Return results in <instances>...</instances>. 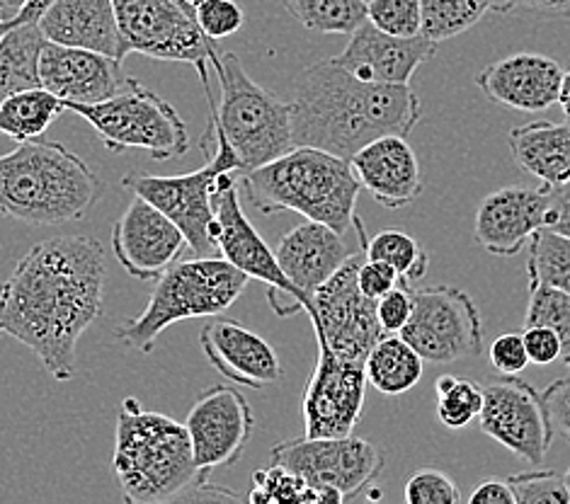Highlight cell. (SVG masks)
<instances>
[{
    "instance_id": "44",
    "label": "cell",
    "mask_w": 570,
    "mask_h": 504,
    "mask_svg": "<svg viewBox=\"0 0 570 504\" xmlns=\"http://www.w3.org/2000/svg\"><path fill=\"white\" fill-rule=\"evenodd\" d=\"M401 281H403V277L391 265L370 260V257H364L360 265V271H357V284H360L362 294L374 298V302H379V298L389 294L391 289H396Z\"/></svg>"
},
{
    "instance_id": "38",
    "label": "cell",
    "mask_w": 570,
    "mask_h": 504,
    "mask_svg": "<svg viewBox=\"0 0 570 504\" xmlns=\"http://www.w3.org/2000/svg\"><path fill=\"white\" fill-rule=\"evenodd\" d=\"M366 20L382 32L396 37H417L423 27L420 0H364Z\"/></svg>"
},
{
    "instance_id": "16",
    "label": "cell",
    "mask_w": 570,
    "mask_h": 504,
    "mask_svg": "<svg viewBox=\"0 0 570 504\" xmlns=\"http://www.w3.org/2000/svg\"><path fill=\"white\" fill-rule=\"evenodd\" d=\"M185 427L202 483L207 485L212 471L240 461L253 437L255 417L248 398L238 388L212 386L195 398Z\"/></svg>"
},
{
    "instance_id": "24",
    "label": "cell",
    "mask_w": 570,
    "mask_h": 504,
    "mask_svg": "<svg viewBox=\"0 0 570 504\" xmlns=\"http://www.w3.org/2000/svg\"><path fill=\"white\" fill-rule=\"evenodd\" d=\"M362 189L386 209H405L423 195V175L409 139L401 134L379 136L350 158Z\"/></svg>"
},
{
    "instance_id": "37",
    "label": "cell",
    "mask_w": 570,
    "mask_h": 504,
    "mask_svg": "<svg viewBox=\"0 0 570 504\" xmlns=\"http://www.w3.org/2000/svg\"><path fill=\"white\" fill-rule=\"evenodd\" d=\"M529 325H544L561 337L563 362L570 364V294L556 286L529 281V306L524 316V328Z\"/></svg>"
},
{
    "instance_id": "50",
    "label": "cell",
    "mask_w": 570,
    "mask_h": 504,
    "mask_svg": "<svg viewBox=\"0 0 570 504\" xmlns=\"http://www.w3.org/2000/svg\"><path fill=\"white\" fill-rule=\"evenodd\" d=\"M51 3H53V0H30V3H27V6L20 10V16H18L16 20H10V22H12V24L39 22V20H42L45 12L49 10Z\"/></svg>"
},
{
    "instance_id": "15",
    "label": "cell",
    "mask_w": 570,
    "mask_h": 504,
    "mask_svg": "<svg viewBox=\"0 0 570 504\" xmlns=\"http://www.w3.org/2000/svg\"><path fill=\"white\" fill-rule=\"evenodd\" d=\"M481 432L529 466H544L553 442V425L541 393L518 376L483 384Z\"/></svg>"
},
{
    "instance_id": "41",
    "label": "cell",
    "mask_w": 570,
    "mask_h": 504,
    "mask_svg": "<svg viewBox=\"0 0 570 504\" xmlns=\"http://www.w3.org/2000/svg\"><path fill=\"white\" fill-rule=\"evenodd\" d=\"M195 20L202 27V32L214 42H219V39L236 34L246 22V16H243V8L236 0H205L195 10Z\"/></svg>"
},
{
    "instance_id": "43",
    "label": "cell",
    "mask_w": 570,
    "mask_h": 504,
    "mask_svg": "<svg viewBox=\"0 0 570 504\" xmlns=\"http://www.w3.org/2000/svg\"><path fill=\"white\" fill-rule=\"evenodd\" d=\"M488 359H491L493 369L502 376H518L532 364L524 347V337L514 333L500 335L491 345V349H488Z\"/></svg>"
},
{
    "instance_id": "18",
    "label": "cell",
    "mask_w": 570,
    "mask_h": 504,
    "mask_svg": "<svg viewBox=\"0 0 570 504\" xmlns=\"http://www.w3.org/2000/svg\"><path fill=\"white\" fill-rule=\"evenodd\" d=\"M187 248V238L156 204L134 195L112 226V253L121 269L139 281H156Z\"/></svg>"
},
{
    "instance_id": "2",
    "label": "cell",
    "mask_w": 570,
    "mask_h": 504,
    "mask_svg": "<svg viewBox=\"0 0 570 504\" xmlns=\"http://www.w3.org/2000/svg\"><path fill=\"white\" fill-rule=\"evenodd\" d=\"M289 107L294 146H314L345 160L379 136H409L423 117L411 86L370 83L335 57L298 73Z\"/></svg>"
},
{
    "instance_id": "9",
    "label": "cell",
    "mask_w": 570,
    "mask_h": 504,
    "mask_svg": "<svg viewBox=\"0 0 570 504\" xmlns=\"http://www.w3.org/2000/svg\"><path fill=\"white\" fill-rule=\"evenodd\" d=\"M98 131L102 146L112 154L129 148L146 151L154 160H173L187 154L189 134L178 110L141 83L98 105H66Z\"/></svg>"
},
{
    "instance_id": "31",
    "label": "cell",
    "mask_w": 570,
    "mask_h": 504,
    "mask_svg": "<svg viewBox=\"0 0 570 504\" xmlns=\"http://www.w3.org/2000/svg\"><path fill=\"white\" fill-rule=\"evenodd\" d=\"M355 228L357 238L364 245V255L370 257V260L391 265L409 284L428 275L430 255L411 234H405L401 228H386L379 230L374 238H366V230L364 224L360 221V216L355 219Z\"/></svg>"
},
{
    "instance_id": "3",
    "label": "cell",
    "mask_w": 570,
    "mask_h": 504,
    "mask_svg": "<svg viewBox=\"0 0 570 504\" xmlns=\"http://www.w3.org/2000/svg\"><path fill=\"white\" fill-rule=\"evenodd\" d=\"M240 189L257 214L294 211L345 236L355 228L362 185L350 160L314 146H294L273 162L243 172Z\"/></svg>"
},
{
    "instance_id": "42",
    "label": "cell",
    "mask_w": 570,
    "mask_h": 504,
    "mask_svg": "<svg viewBox=\"0 0 570 504\" xmlns=\"http://www.w3.org/2000/svg\"><path fill=\"white\" fill-rule=\"evenodd\" d=\"M413 313V289L409 281H401L396 289H391L376 302V316L386 335H399Z\"/></svg>"
},
{
    "instance_id": "53",
    "label": "cell",
    "mask_w": 570,
    "mask_h": 504,
    "mask_svg": "<svg viewBox=\"0 0 570 504\" xmlns=\"http://www.w3.org/2000/svg\"><path fill=\"white\" fill-rule=\"evenodd\" d=\"M485 3L493 12H498V16H508V12L514 10V0H485Z\"/></svg>"
},
{
    "instance_id": "11",
    "label": "cell",
    "mask_w": 570,
    "mask_h": 504,
    "mask_svg": "<svg viewBox=\"0 0 570 504\" xmlns=\"http://www.w3.org/2000/svg\"><path fill=\"white\" fill-rule=\"evenodd\" d=\"M273 461L318 490L323 504L357 497L384 471V452L360 437H302L273 446Z\"/></svg>"
},
{
    "instance_id": "56",
    "label": "cell",
    "mask_w": 570,
    "mask_h": 504,
    "mask_svg": "<svg viewBox=\"0 0 570 504\" xmlns=\"http://www.w3.org/2000/svg\"><path fill=\"white\" fill-rule=\"evenodd\" d=\"M563 481H566V487H568V493H570V468H568V473L563 475Z\"/></svg>"
},
{
    "instance_id": "20",
    "label": "cell",
    "mask_w": 570,
    "mask_h": 504,
    "mask_svg": "<svg viewBox=\"0 0 570 504\" xmlns=\"http://www.w3.org/2000/svg\"><path fill=\"white\" fill-rule=\"evenodd\" d=\"M549 189L502 187L485 195L473 216V240L495 257L522 253L539 228H547Z\"/></svg>"
},
{
    "instance_id": "59",
    "label": "cell",
    "mask_w": 570,
    "mask_h": 504,
    "mask_svg": "<svg viewBox=\"0 0 570 504\" xmlns=\"http://www.w3.org/2000/svg\"><path fill=\"white\" fill-rule=\"evenodd\" d=\"M568 369H570V364H568Z\"/></svg>"
},
{
    "instance_id": "25",
    "label": "cell",
    "mask_w": 570,
    "mask_h": 504,
    "mask_svg": "<svg viewBox=\"0 0 570 504\" xmlns=\"http://www.w3.org/2000/svg\"><path fill=\"white\" fill-rule=\"evenodd\" d=\"M275 255L282 271L294 284L298 304L304 306L318 286L350 260L352 250L335 228L306 219L282 236Z\"/></svg>"
},
{
    "instance_id": "58",
    "label": "cell",
    "mask_w": 570,
    "mask_h": 504,
    "mask_svg": "<svg viewBox=\"0 0 570 504\" xmlns=\"http://www.w3.org/2000/svg\"><path fill=\"white\" fill-rule=\"evenodd\" d=\"M3 20H6V18H3V12H0V22H3Z\"/></svg>"
},
{
    "instance_id": "30",
    "label": "cell",
    "mask_w": 570,
    "mask_h": 504,
    "mask_svg": "<svg viewBox=\"0 0 570 504\" xmlns=\"http://www.w3.org/2000/svg\"><path fill=\"white\" fill-rule=\"evenodd\" d=\"M63 110V100L42 86L20 90L0 102V134L18 144L42 139Z\"/></svg>"
},
{
    "instance_id": "34",
    "label": "cell",
    "mask_w": 570,
    "mask_h": 504,
    "mask_svg": "<svg viewBox=\"0 0 570 504\" xmlns=\"http://www.w3.org/2000/svg\"><path fill=\"white\" fill-rule=\"evenodd\" d=\"M527 277L570 294V236L551 228H539L529 240Z\"/></svg>"
},
{
    "instance_id": "23",
    "label": "cell",
    "mask_w": 570,
    "mask_h": 504,
    "mask_svg": "<svg viewBox=\"0 0 570 504\" xmlns=\"http://www.w3.org/2000/svg\"><path fill=\"white\" fill-rule=\"evenodd\" d=\"M209 364L236 386L267 388L282 378V362L273 345L238 320H212L199 333Z\"/></svg>"
},
{
    "instance_id": "26",
    "label": "cell",
    "mask_w": 570,
    "mask_h": 504,
    "mask_svg": "<svg viewBox=\"0 0 570 504\" xmlns=\"http://www.w3.org/2000/svg\"><path fill=\"white\" fill-rule=\"evenodd\" d=\"M39 30L53 45L100 51L119 61L129 57L112 0H53Z\"/></svg>"
},
{
    "instance_id": "4",
    "label": "cell",
    "mask_w": 570,
    "mask_h": 504,
    "mask_svg": "<svg viewBox=\"0 0 570 504\" xmlns=\"http://www.w3.org/2000/svg\"><path fill=\"white\" fill-rule=\"evenodd\" d=\"M102 182L59 141H24L0 156V214L30 226L80 221L100 199Z\"/></svg>"
},
{
    "instance_id": "13",
    "label": "cell",
    "mask_w": 570,
    "mask_h": 504,
    "mask_svg": "<svg viewBox=\"0 0 570 504\" xmlns=\"http://www.w3.org/2000/svg\"><path fill=\"white\" fill-rule=\"evenodd\" d=\"M420 357L452 364L483 354L479 306L459 286H423L413 291V313L399 333Z\"/></svg>"
},
{
    "instance_id": "19",
    "label": "cell",
    "mask_w": 570,
    "mask_h": 504,
    "mask_svg": "<svg viewBox=\"0 0 570 504\" xmlns=\"http://www.w3.org/2000/svg\"><path fill=\"white\" fill-rule=\"evenodd\" d=\"M121 63L100 51L45 42L39 53V86L63 105H98L139 83Z\"/></svg>"
},
{
    "instance_id": "1",
    "label": "cell",
    "mask_w": 570,
    "mask_h": 504,
    "mask_svg": "<svg viewBox=\"0 0 570 504\" xmlns=\"http://www.w3.org/2000/svg\"><path fill=\"white\" fill-rule=\"evenodd\" d=\"M105 253L90 236L32 245L0 286V333L35 352L57 381L76 376L78 343L102 316Z\"/></svg>"
},
{
    "instance_id": "45",
    "label": "cell",
    "mask_w": 570,
    "mask_h": 504,
    "mask_svg": "<svg viewBox=\"0 0 570 504\" xmlns=\"http://www.w3.org/2000/svg\"><path fill=\"white\" fill-rule=\"evenodd\" d=\"M522 337H524L529 362L532 364L549 366L553 362L563 359L561 337L556 335L551 328H544V325H529V328H524Z\"/></svg>"
},
{
    "instance_id": "29",
    "label": "cell",
    "mask_w": 570,
    "mask_h": 504,
    "mask_svg": "<svg viewBox=\"0 0 570 504\" xmlns=\"http://www.w3.org/2000/svg\"><path fill=\"white\" fill-rule=\"evenodd\" d=\"M423 364L401 335H384L366 357V384L384 395H403L420 384Z\"/></svg>"
},
{
    "instance_id": "52",
    "label": "cell",
    "mask_w": 570,
    "mask_h": 504,
    "mask_svg": "<svg viewBox=\"0 0 570 504\" xmlns=\"http://www.w3.org/2000/svg\"><path fill=\"white\" fill-rule=\"evenodd\" d=\"M559 105L563 110V117L570 125V71L563 76V83H561V95H559Z\"/></svg>"
},
{
    "instance_id": "6",
    "label": "cell",
    "mask_w": 570,
    "mask_h": 504,
    "mask_svg": "<svg viewBox=\"0 0 570 504\" xmlns=\"http://www.w3.org/2000/svg\"><path fill=\"white\" fill-rule=\"evenodd\" d=\"M250 277L224 257H193L170 265L156 279V289L137 318L115 330L117 343L148 354L173 323L214 318L234 306Z\"/></svg>"
},
{
    "instance_id": "55",
    "label": "cell",
    "mask_w": 570,
    "mask_h": 504,
    "mask_svg": "<svg viewBox=\"0 0 570 504\" xmlns=\"http://www.w3.org/2000/svg\"><path fill=\"white\" fill-rule=\"evenodd\" d=\"M10 27H12V22H10V20H3V22H0V39L6 37V32L10 30Z\"/></svg>"
},
{
    "instance_id": "35",
    "label": "cell",
    "mask_w": 570,
    "mask_h": 504,
    "mask_svg": "<svg viewBox=\"0 0 570 504\" xmlns=\"http://www.w3.org/2000/svg\"><path fill=\"white\" fill-rule=\"evenodd\" d=\"M434 395H438L434 411L446 429H464L481 415L483 384L476 381L442 374L434 384Z\"/></svg>"
},
{
    "instance_id": "57",
    "label": "cell",
    "mask_w": 570,
    "mask_h": 504,
    "mask_svg": "<svg viewBox=\"0 0 570 504\" xmlns=\"http://www.w3.org/2000/svg\"><path fill=\"white\" fill-rule=\"evenodd\" d=\"M175 3H178V6H183V8H185V10H187V12H193V10H189V8H187V6H185V3H183V0H175ZM193 16H195V12H193Z\"/></svg>"
},
{
    "instance_id": "28",
    "label": "cell",
    "mask_w": 570,
    "mask_h": 504,
    "mask_svg": "<svg viewBox=\"0 0 570 504\" xmlns=\"http://www.w3.org/2000/svg\"><path fill=\"white\" fill-rule=\"evenodd\" d=\"M47 37L39 22L12 24L0 39V102L10 95L39 86V53Z\"/></svg>"
},
{
    "instance_id": "7",
    "label": "cell",
    "mask_w": 570,
    "mask_h": 504,
    "mask_svg": "<svg viewBox=\"0 0 570 504\" xmlns=\"http://www.w3.org/2000/svg\"><path fill=\"white\" fill-rule=\"evenodd\" d=\"M214 71L219 76L222 98L214 100L212 90H205L209 121L234 148L240 170L261 168L289 154L294 148L289 102L255 83L236 53L222 51Z\"/></svg>"
},
{
    "instance_id": "5",
    "label": "cell",
    "mask_w": 570,
    "mask_h": 504,
    "mask_svg": "<svg viewBox=\"0 0 570 504\" xmlns=\"http://www.w3.org/2000/svg\"><path fill=\"white\" fill-rule=\"evenodd\" d=\"M112 478L129 504H158L205 487L187 427L173 417L144 411L137 398L119 405Z\"/></svg>"
},
{
    "instance_id": "22",
    "label": "cell",
    "mask_w": 570,
    "mask_h": 504,
    "mask_svg": "<svg viewBox=\"0 0 570 504\" xmlns=\"http://www.w3.org/2000/svg\"><path fill=\"white\" fill-rule=\"evenodd\" d=\"M566 71L544 53H512L479 73L476 86L488 100L518 112H544L559 105Z\"/></svg>"
},
{
    "instance_id": "46",
    "label": "cell",
    "mask_w": 570,
    "mask_h": 504,
    "mask_svg": "<svg viewBox=\"0 0 570 504\" xmlns=\"http://www.w3.org/2000/svg\"><path fill=\"white\" fill-rule=\"evenodd\" d=\"M541 398H544L553 429L570 439V378H556L541 393Z\"/></svg>"
},
{
    "instance_id": "48",
    "label": "cell",
    "mask_w": 570,
    "mask_h": 504,
    "mask_svg": "<svg viewBox=\"0 0 570 504\" xmlns=\"http://www.w3.org/2000/svg\"><path fill=\"white\" fill-rule=\"evenodd\" d=\"M471 504H518L514 500V493L508 481H483L476 487H473V493L469 497Z\"/></svg>"
},
{
    "instance_id": "17",
    "label": "cell",
    "mask_w": 570,
    "mask_h": 504,
    "mask_svg": "<svg viewBox=\"0 0 570 504\" xmlns=\"http://www.w3.org/2000/svg\"><path fill=\"white\" fill-rule=\"evenodd\" d=\"M364 398L366 364L341 357L318 343L316 369L302 401L304 437H347L362 417Z\"/></svg>"
},
{
    "instance_id": "12",
    "label": "cell",
    "mask_w": 570,
    "mask_h": 504,
    "mask_svg": "<svg viewBox=\"0 0 570 504\" xmlns=\"http://www.w3.org/2000/svg\"><path fill=\"white\" fill-rule=\"evenodd\" d=\"M364 245L352 253L350 260L314 291L304 304L316 343L328 345L341 357L364 362L386 333L376 316V302L364 296L357 284V271L364 260Z\"/></svg>"
},
{
    "instance_id": "27",
    "label": "cell",
    "mask_w": 570,
    "mask_h": 504,
    "mask_svg": "<svg viewBox=\"0 0 570 504\" xmlns=\"http://www.w3.org/2000/svg\"><path fill=\"white\" fill-rule=\"evenodd\" d=\"M514 166L537 177L544 189L570 182V125L529 121L508 134Z\"/></svg>"
},
{
    "instance_id": "21",
    "label": "cell",
    "mask_w": 570,
    "mask_h": 504,
    "mask_svg": "<svg viewBox=\"0 0 570 504\" xmlns=\"http://www.w3.org/2000/svg\"><path fill=\"white\" fill-rule=\"evenodd\" d=\"M434 53H438V45L423 34L396 37L382 32L366 20L350 34L345 51L337 53L335 61L352 76L370 83L411 86L417 68L428 63Z\"/></svg>"
},
{
    "instance_id": "51",
    "label": "cell",
    "mask_w": 570,
    "mask_h": 504,
    "mask_svg": "<svg viewBox=\"0 0 570 504\" xmlns=\"http://www.w3.org/2000/svg\"><path fill=\"white\" fill-rule=\"evenodd\" d=\"M27 3L30 0H0V12H3L6 20H16Z\"/></svg>"
},
{
    "instance_id": "14",
    "label": "cell",
    "mask_w": 570,
    "mask_h": 504,
    "mask_svg": "<svg viewBox=\"0 0 570 504\" xmlns=\"http://www.w3.org/2000/svg\"><path fill=\"white\" fill-rule=\"evenodd\" d=\"M238 170L219 175V187H216L214 195L216 248H219L224 260L238 267L243 275L267 284V298L277 316H294V313H302L304 306L298 304V294L294 284L282 271L275 250L257 234L255 226L248 221L246 211H243L238 195Z\"/></svg>"
},
{
    "instance_id": "49",
    "label": "cell",
    "mask_w": 570,
    "mask_h": 504,
    "mask_svg": "<svg viewBox=\"0 0 570 504\" xmlns=\"http://www.w3.org/2000/svg\"><path fill=\"white\" fill-rule=\"evenodd\" d=\"M514 10H529L541 18L570 20V0H514Z\"/></svg>"
},
{
    "instance_id": "36",
    "label": "cell",
    "mask_w": 570,
    "mask_h": 504,
    "mask_svg": "<svg viewBox=\"0 0 570 504\" xmlns=\"http://www.w3.org/2000/svg\"><path fill=\"white\" fill-rule=\"evenodd\" d=\"M250 502L255 504H323V495L311 487L302 475L284 468L282 463H275L267 468L253 473Z\"/></svg>"
},
{
    "instance_id": "10",
    "label": "cell",
    "mask_w": 570,
    "mask_h": 504,
    "mask_svg": "<svg viewBox=\"0 0 570 504\" xmlns=\"http://www.w3.org/2000/svg\"><path fill=\"white\" fill-rule=\"evenodd\" d=\"M121 39L129 53H144L148 59L189 63L197 68L202 86L209 88V66L219 63L216 49L187 12L175 0H112Z\"/></svg>"
},
{
    "instance_id": "40",
    "label": "cell",
    "mask_w": 570,
    "mask_h": 504,
    "mask_svg": "<svg viewBox=\"0 0 570 504\" xmlns=\"http://www.w3.org/2000/svg\"><path fill=\"white\" fill-rule=\"evenodd\" d=\"M403 497L409 504H459L461 490L446 473L438 468H423L405 483Z\"/></svg>"
},
{
    "instance_id": "39",
    "label": "cell",
    "mask_w": 570,
    "mask_h": 504,
    "mask_svg": "<svg viewBox=\"0 0 570 504\" xmlns=\"http://www.w3.org/2000/svg\"><path fill=\"white\" fill-rule=\"evenodd\" d=\"M518 504H568L566 481L553 471H529L508 478Z\"/></svg>"
},
{
    "instance_id": "54",
    "label": "cell",
    "mask_w": 570,
    "mask_h": 504,
    "mask_svg": "<svg viewBox=\"0 0 570 504\" xmlns=\"http://www.w3.org/2000/svg\"><path fill=\"white\" fill-rule=\"evenodd\" d=\"M183 3H185V6L189 8V10H193V12H195V10H197V8L202 6V3H205V0H183Z\"/></svg>"
},
{
    "instance_id": "33",
    "label": "cell",
    "mask_w": 570,
    "mask_h": 504,
    "mask_svg": "<svg viewBox=\"0 0 570 504\" xmlns=\"http://www.w3.org/2000/svg\"><path fill=\"white\" fill-rule=\"evenodd\" d=\"M420 10H423L420 34L434 45L464 34L483 20L485 12H491L485 0H420Z\"/></svg>"
},
{
    "instance_id": "8",
    "label": "cell",
    "mask_w": 570,
    "mask_h": 504,
    "mask_svg": "<svg viewBox=\"0 0 570 504\" xmlns=\"http://www.w3.org/2000/svg\"><path fill=\"white\" fill-rule=\"evenodd\" d=\"M202 151L207 154V162L199 170L173 177L129 172L121 185L131 189L134 195L156 204L163 214H168L180 226L187 238V248H193L197 257H222L214 238V195L222 172L243 170L226 136L212 121L205 139H202Z\"/></svg>"
},
{
    "instance_id": "47",
    "label": "cell",
    "mask_w": 570,
    "mask_h": 504,
    "mask_svg": "<svg viewBox=\"0 0 570 504\" xmlns=\"http://www.w3.org/2000/svg\"><path fill=\"white\" fill-rule=\"evenodd\" d=\"M549 195L551 204L547 214V228L570 236V182L563 187L549 189Z\"/></svg>"
},
{
    "instance_id": "32",
    "label": "cell",
    "mask_w": 570,
    "mask_h": 504,
    "mask_svg": "<svg viewBox=\"0 0 570 504\" xmlns=\"http://www.w3.org/2000/svg\"><path fill=\"white\" fill-rule=\"evenodd\" d=\"M282 6L298 24L318 34L350 37L366 22L364 0H282Z\"/></svg>"
}]
</instances>
